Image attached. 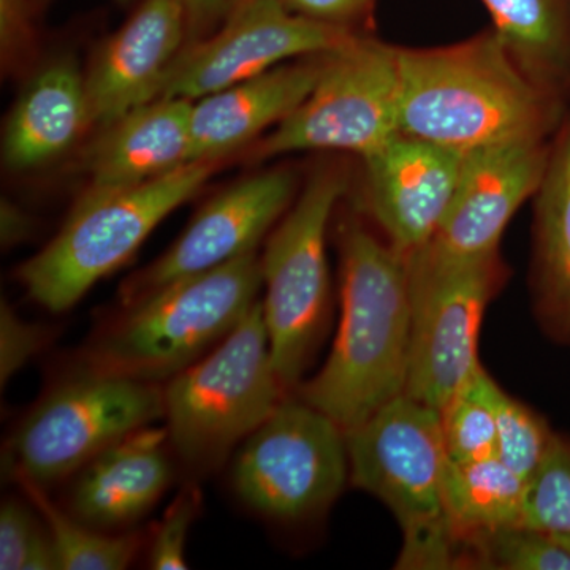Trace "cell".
Here are the masks:
<instances>
[{
  "label": "cell",
  "mask_w": 570,
  "mask_h": 570,
  "mask_svg": "<svg viewBox=\"0 0 570 570\" xmlns=\"http://www.w3.org/2000/svg\"><path fill=\"white\" fill-rule=\"evenodd\" d=\"M216 163L184 165L119 189H89L58 236L21 266L29 296L51 313L77 305L86 292L126 264L168 214L206 183Z\"/></svg>",
  "instance_id": "cell-6"
},
{
  "label": "cell",
  "mask_w": 570,
  "mask_h": 570,
  "mask_svg": "<svg viewBox=\"0 0 570 570\" xmlns=\"http://www.w3.org/2000/svg\"><path fill=\"white\" fill-rule=\"evenodd\" d=\"M535 209L540 309L570 341V124L551 154Z\"/></svg>",
  "instance_id": "cell-21"
},
{
  "label": "cell",
  "mask_w": 570,
  "mask_h": 570,
  "mask_svg": "<svg viewBox=\"0 0 570 570\" xmlns=\"http://www.w3.org/2000/svg\"><path fill=\"white\" fill-rule=\"evenodd\" d=\"M29 234V220L13 205L2 206V243L11 246L21 242Z\"/></svg>",
  "instance_id": "cell-35"
},
{
  "label": "cell",
  "mask_w": 570,
  "mask_h": 570,
  "mask_svg": "<svg viewBox=\"0 0 570 570\" xmlns=\"http://www.w3.org/2000/svg\"><path fill=\"white\" fill-rule=\"evenodd\" d=\"M0 569H59L47 524L18 499H7L0 509Z\"/></svg>",
  "instance_id": "cell-29"
},
{
  "label": "cell",
  "mask_w": 570,
  "mask_h": 570,
  "mask_svg": "<svg viewBox=\"0 0 570 570\" xmlns=\"http://www.w3.org/2000/svg\"><path fill=\"white\" fill-rule=\"evenodd\" d=\"M400 130L460 156L542 141L550 107L497 33L452 47L397 50Z\"/></svg>",
  "instance_id": "cell-2"
},
{
  "label": "cell",
  "mask_w": 570,
  "mask_h": 570,
  "mask_svg": "<svg viewBox=\"0 0 570 570\" xmlns=\"http://www.w3.org/2000/svg\"><path fill=\"white\" fill-rule=\"evenodd\" d=\"M284 392L257 299L214 351L168 381L165 417L171 449L194 472L213 471L269 419Z\"/></svg>",
  "instance_id": "cell-5"
},
{
  "label": "cell",
  "mask_w": 570,
  "mask_h": 570,
  "mask_svg": "<svg viewBox=\"0 0 570 570\" xmlns=\"http://www.w3.org/2000/svg\"><path fill=\"white\" fill-rule=\"evenodd\" d=\"M163 417L159 384L78 371L22 420L7 450L9 466L14 478L52 485Z\"/></svg>",
  "instance_id": "cell-8"
},
{
  "label": "cell",
  "mask_w": 570,
  "mask_h": 570,
  "mask_svg": "<svg viewBox=\"0 0 570 570\" xmlns=\"http://www.w3.org/2000/svg\"><path fill=\"white\" fill-rule=\"evenodd\" d=\"M288 171L250 176L214 197L170 249L124 288V306L164 285L198 275L242 257L261 242L291 204Z\"/></svg>",
  "instance_id": "cell-13"
},
{
  "label": "cell",
  "mask_w": 570,
  "mask_h": 570,
  "mask_svg": "<svg viewBox=\"0 0 570 570\" xmlns=\"http://www.w3.org/2000/svg\"><path fill=\"white\" fill-rule=\"evenodd\" d=\"M527 487L498 456L468 463L449 460L445 508L459 546L479 532L521 527Z\"/></svg>",
  "instance_id": "cell-22"
},
{
  "label": "cell",
  "mask_w": 570,
  "mask_h": 570,
  "mask_svg": "<svg viewBox=\"0 0 570 570\" xmlns=\"http://www.w3.org/2000/svg\"><path fill=\"white\" fill-rule=\"evenodd\" d=\"M119 2H127V0H119Z\"/></svg>",
  "instance_id": "cell-37"
},
{
  "label": "cell",
  "mask_w": 570,
  "mask_h": 570,
  "mask_svg": "<svg viewBox=\"0 0 570 570\" xmlns=\"http://www.w3.org/2000/svg\"><path fill=\"white\" fill-rule=\"evenodd\" d=\"M236 3L238 0H186L189 36L204 33L225 14H230Z\"/></svg>",
  "instance_id": "cell-34"
},
{
  "label": "cell",
  "mask_w": 570,
  "mask_h": 570,
  "mask_svg": "<svg viewBox=\"0 0 570 570\" xmlns=\"http://www.w3.org/2000/svg\"><path fill=\"white\" fill-rule=\"evenodd\" d=\"M497 409V456L524 482H530L549 453L554 434L546 420L509 396L501 387L494 393Z\"/></svg>",
  "instance_id": "cell-27"
},
{
  "label": "cell",
  "mask_w": 570,
  "mask_h": 570,
  "mask_svg": "<svg viewBox=\"0 0 570 570\" xmlns=\"http://www.w3.org/2000/svg\"><path fill=\"white\" fill-rule=\"evenodd\" d=\"M28 31V0H0V41L3 51L17 48Z\"/></svg>",
  "instance_id": "cell-33"
},
{
  "label": "cell",
  "mask_w": 570,
  "mask_h": 570,
  "mask_svg": "<svg viewBox=\"0 0 570 570\" xmlns=\"http://www.w3.org/2000/svg\"><path fill=\"white\" fill-rule=\"evenodd\" d=\"M167 428L151 425L104 450L75 474L71 515L100 531L141 520L174 480Z\"/></svg>",
  "instance_id": "cell-17"
},
{
  "label": "cell",
  "mask_w": 570,
  "mask_h": 570,
  "mask_svg": "<svg viewBox=\"0 0 570 570\" xmlns=\"http://www.w3.org/2000/svg\"><path fill=\"white\" fill-rule=\"evenodd\" d=\"M549 160L542 141L510 142L464 156L448 216L428 245L453 258L498 254L505 227L538 193Z\"/></svg>",
  "instance_id": "cell-14"
},
{
  "label": "cell",
  "mask_w": 570,
  "mask_h": 570,
  "mask_svg": "<svg viewBox=\"0 0 570 570\" xmlns=\"http://www.w3.org/2000/svg\"><path fill=\"white\" fill-rule=\"evenodd\" d=\"M397 48L352 37L324 55L313 92L262 145V156L340 149L373 156L400 130Z\"/></svg>",
  "instance_id": "cell-9"
},
{
  "label": "cell",
  "mask_w": 570,
  "mask_h": 570,
  "mask_svg": "<svg viewBox=\"0 0 570 570\" xmlns=\"http://www.w3.org/2000/svg\"><path fill=\"white\" fill-rule=\"evenodd\" d=\"M352 37L346 26L303 17L281 0H239L219 32L183 50L159 97L198 100L296 56L336 50Z\"/></svg>",
  "instance_id": "cell-12"
},
{
  "label": "cell",
  "mask_w": 570,
  "mask_h": 570,
  "mask_svg": "<svg viewBox=\"0 0 570 570\" xmlns=\"http://www.w3.org/2000/svg\"><path fill=\"white\" fill-rule=\"evenodd\" d=\"M411 344L404 395L441 411L479 366L480 325L501 283L498 254L453 258L430 245L407 255Z\"/></svg>",
  "instance_id": "cell-7"
},
{
  "label": "cell",
  "mask_w": 570,
  "mask_h": 570,
  "mask_svg": "<svg viewBox=\"0 0 570 570\" xmlns=\"http://www.w3.org/2000/svg\"><path fill=\"white\" fill-rule=\"evenodd\" d=\"M200 493L186 489L176 497L159 521L149 542L148 564L154 570L187 569L186 542L198 515Z\"/></svg>",
  "instance_id": "cell-30"
},
{
  "label": "cell",
  "mask_w": 570,
  "mask_h": 570,
  "mask_svg": "<svg viewBox=\"0 0 570 570\" xmlns=\"http://www.w3.org/2000/svg\"><path fill=\"white\" fill-rule=\"evenodd\" d=\"M45 326L22 321L6 302L0 309V379L2 385L13 377L47 344Z\"/></svg>",
  "instance_id": "cell-31"
},
{
  "label": "cell",
  "mask_w": 570,
  "mask_h": 570,
  "mask_svg": "<svg viewBox=\"0 0 570 570\" xmlns=\"http://www.w3.org/2000/svg\"><path fill=\"white\" fill-rule=\"evenodd\" d=\"M521 527L570 534V445L554 436L549 453L528 482Z\"/></svg>",
  "instance_id": "cell-28"
},
{
  "label": "cell",
  "mask_w": 570,
  "mask_h": 570,
  "mask_svg": "<svg viewBox=\"0 0 570 570\" xmlns=\"http://www.w3.org/2000/svg\"><path fill=\"white\" fill-rule=\"evenodd\" d=\"M341 322L325 366L302 390L344 433L404 395L411 344L407 255L360 225L341 239Z\"/></svg>",
  "instance_id": "cell-1"
},
{
  "label": "cell",
  "mask_w": 570,
  "mask_h": 570,
  "mask_svg": "<svg viewBox=\"0 0 570 570\" xmlns=\"http://www.w3.org/2000/svg\"><path fill=\"white\" fill-rule=\"evenodd\" d=\"M193 105L159 97L104 127L86 157L91 189L135 186L193 164Z\"/></svg>",
  "instance_id": "cell-19"
},
{
  "label": "cell",
  "mask_w": 570,
  "mask_h": 570,
  "mask_svg": "<svg viewBox=\"0 0 570 570\" xmlns=\"http://www.w3.org/2000/svg\"><path fill=\"white\" fill-rule=\"evenodd\" d=\"M463 159L404 134L363 159L367 208L400 253L411 255L436 236L459 186Z\"/></svg>",
  "instance_id": "cell-15"
},
{
  "label": "cell",
  "mask_w": 570,
  "mask_h": 570,
  "mask_svg": "<svg viewBox=\"0 0 570 570\" xmlns=\"http://www.w3.org/2000/svg\"><path fill=\"white\" fill-rule=\"evenodd\" d=\"M494 33L521 70L535 82L549 80L564 61L568 22L562 0H482Z\"/></svg>",
  "instance_id": "cell-23"
},
{
  "label": "cell",
  "mask_w": 570,
  "mask_h": 570,
  "mask_svg": "<svg viewBox=\"0 0 570 570\" xmlns=\"http://www.w3.org/2000/svg\"><path fill=\"white\" fill-rule=\"evenodd\" d=\"M17 480L50 531L59 569L122 570L132 564L141 549L140 534L127 532L115 535L96 530L52 504L39 483L26 478Z\"/></svg>",
  "instance_id": "cell-24"
},
{
  "label": "cell",
  "mask_w": 570,
  "mask_h": 570,
  "mask_svg": "<svg viewBox=\"0 0 570 570\" xmlns=\"http://www.w3.org/2000/svg\"><path fill=\"white\" fill-rule=\"evenodd\" d=\"M346 439L352 483L381 499L403 531L397 568H455L460 546L445 508L441 412L401 395Z\"/></svg>",
  "instance_id": "cell-4"
},
{
  "label": "cell",
  "mask_w": 570,
  "mask_h": 570,
  "mask_svg": "<svg viewBox=\"0 0 570 570\" xmlns=\"http://www.w3.org/2000/svg\"><path fill=\"white\" fill-rule=\"evenodd\" d=\"M498 384L480 365L441 409L442 436L448 459L455 463L490 459L498 452Z\"/></svg>",
  "instance_id": "cell-25"
},
{
  "label": "cell",
  "mask_w": 570,
  "mask_h": 570,
  "mask_svg": "<svg viewBox=\"0 0 570 570\" xmlns=\"http://www.w3.org/2000/svg\"><path fill=\"white\" fill-rule=\"evenodd\" d=\"M238 2H239V0H238Z\"/></svg>",
  "instance_id": "cell-38"
},
{
  "label": "cell",
  "mask_w": 570,
  "mask_h": 570,
  "mask_svg": "<svg viewBox=\"0 0 570 570\" xmlns=\"http://www.w3.org/2000/svg\"><path fill=\"white\" fill-rule=\"evenodd\" d=\"M322 66L324 55L292 66L281 63L194 100L190 115L194 163H216L262 130L283 122L313 92Z\"/></svg>",
  "instance_id": "cell-18"
},
{
  "label": "cell",
  "mask_w": 570,
  "mask_h": 570,
  "mask_svg": "<svg viewBox=\"0 0 570 570\" xmlns=\"http://www.w3.org/2000/svg\"><path fill=\"white\" fill-rule=\"evenodd\" d=\"M186 0H145L112 33L86 75L91 124L110 126L153 102L183 52Z\"/></svg>",
  "instance_id": "cell-16"
},
{
  "label": "cell",
  "mask_w": 570,
  "mask_h": 570,
  "mask_svg": "<svg viewBox=\"0 0 570 570\" xmlns=\"http://www.w3.org/2000/svg\"><path fill=\"white\" fill-rule=\"evenodd\" d=\"M261 258L235 261L183 277L138 299L82 348L80 373L159 384L230 335L257 302Z\"/></svg>",
  "instance_id": "cell-3"
},
{
  "label": "cell",
  "mask_w": 570,
  "mask_h": 570,
  "mask_svg": "<svg viewBox=\"0 0 570 570\" xmlns=\"http://www.w3.org/2000/svg\"><path fill=\"white\" fill-rule=\"evenodd\" d=\"M459 564L502 570H570V554L549 532L519 524L471 535L461 543Z\"/></svg>",
  "instance_id": "cell-26"
},
{
  "label": "cell",
  "mask_w": 570,
  "mask_h": 570,
  "mask_svg": "<svg viewBox=\"0 0 570 570\" xmlns=\"http://www.w3.org/2000/svg\"><path fill=\"white\" fill-rule=\"evenodd\" d=\"M347 475L346 433L305 401H283L246 439L232 471L236 494L250 509L283 521L324 510Z\"/></svg>",
  "instance_id": "cell-11"
},
{
  "label": "cell",
  "mask_w": 570,
  "mask_h": 570,
  "mask_svg": "<svg viewBox=\"0 0 570 570\" xmlns=\"http://www.w3.org/2000/svg\"><path fill=\"white\" fill-rule=\"evenodd\" d=\"M570 554V534H550Z\"/></svg>",
  "instance_id": "cell-36"
},
{
  "label": "cell",
  "mask_w": 570,
  "mask_h": 570,
  "mask_svg": "<svg viewBox=\"0 0 570 570\" xmlns=\"http://www.w3.org/2000/svg\"><path fill=\"white\" fill-rule=\"evenodd\" d=\"M287 9L313 20L344 26L360 17L373 0H281Z\"/></svg>",
  "instance_id": "cell-32"
},
{
  "label": "cell",
  "mask_w": 570,
  "mask_h": 570,
  "mask_svg": "<svg viewBox=\"0 0 570 570\" xmlns=\"http://www.w3.org/2000/svg\"><path fill=\"white\" fill-rule=\"evenodd\" d=\"M91 126L86 77L71 59L45 67L14 105L3 135V160L29 170L61 156Z\"/></svg>",
  "instance_id": "cell-20"
},
{
  "label": "cell",
  "mask_w": 570,
  "mask_h": 570,
  "mask_svg": "<svg viewBox=\"0 0 570 570\" xmlns=\"http://www.w3.org/2000/svg\"><path fill=\"white\" fill-rule=\"evenodd\" d=\"M344 193L346 181L336 171L314 176L261 258L262 307L273 362L285 390L298 384L324 330L330 288L326 225Z\"/></svg>",
  "instance_id": "cell-10"
}]
</instances>
